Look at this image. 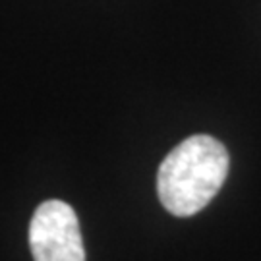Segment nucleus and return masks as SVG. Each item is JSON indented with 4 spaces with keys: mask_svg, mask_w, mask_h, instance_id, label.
Listing matches in <instances>:
<instances>
[{
    "mask_svg": "<svg viewBox=\"0 0 261 261\" xmlns=\"http://www.w3.org/2000/svg\"><path fill=\"white\" fill-rule=\"evenodd\" d=\"M228 151L219 140L197 134L168 153L159 167L157 192L174 217H192L209 205L228 174Z\"/></svg>",
    "mask_w": 261,
    "mask_h": 261,
    "instance_id": "f257e3e1",
    "label": "nucleus"
},
{
    "mask_svg": "<svg viewBox=\"0 0 261 261\" xmlns=\"http://www.w3.org/2000/svg\"><path fill=\"white\" fill-rule=\"evenodd\" d=\"M29 248L37 261H84V240L74 209L60 199L41 203L29 223Z\"/></svg>",
    "mask_w": 261,
    "mask_h": 261,
    "instance_id": "f03ea898",
    "label": "nucleus"
}]
</instances>
